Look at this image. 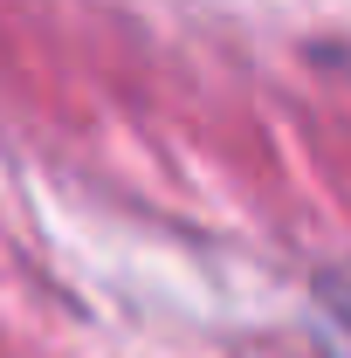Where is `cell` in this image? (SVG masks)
I'll return each mask as SVG.
<instances>
[{
	"label": "cell",
	"instance_id": "obj_1",
	"mask_svg": "<svg viewBox=\"0 0 351 358\" xmlns=\"http://www.w3.org/2000/svg\"><path fill=\"white\" fill-rule=\"evenodd\" d=\"M345 331H351V310H345Z\"/></svg>",
	"mask_w": 351,
	"mask_h": 358
}]
</instances>
